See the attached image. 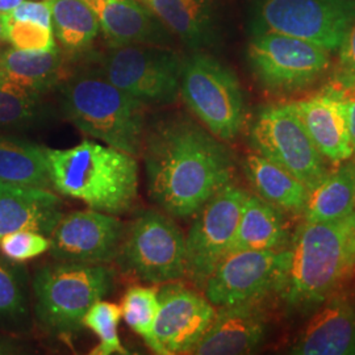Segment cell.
<instances>
[{"instance_id":"cell-1","label":"cell","mask_w":355,"mask_h":355,"mask_svg":"<svg viewBox=\"0 0 355 355\" xmlns=\"http://www.w3.org/2000/svg\"><path fill=\"white\" fill-rule=\"evenodd\" d=\"M141 157L150 200L182 220L193 217L232 183L234 171L227 146L179 114H161L146 123Z\"/></svg>"},{"instance_id":"cell-2","label":"cell","mask_w":355,"mask_h":355,"mask_svg":"<svg viewBox=\"0 0 355 355\" xmlns=\"http://www.w3.org/2000/svg\"><path fill=\"white\" fill-rule=\"evenodd\" d=\"M51 187L91 209L120 216L139 198L137 157L107 144L85 140L69 149H48Z\"/></svg>"},{"instance_id":"cell-3","label":"cell","mask_w":355,"mask_h":355,"mask_svg":"<svg viewBox=\"0 0 355 355\" xmlns=\"http://www.w3.org/2000/svg\"><path fill=\"white\" fill-rule=\"evenodd\" d=\"M64 116L82 133L140 157L146 129L145 105L117 89L101 69H80L60 85Z\"/></svg>"},{"instance_id":"cell-4","label":"cell","mask_w":355,"mask_h":355,"mask_svg":"<svg viewBox=\"0 0 355 355\" xmlns=\"http://www.w3.org/2000/svg\"><path fill=\"white\" fill-rule=\"evenodd\" d=\"M355 267V232L349 217L306 223L295 232L279 291L292 306L322 302Z\"/></svg>"},{"instance_id":"cell-5","label":"cell","mask_w":355,"mask_h":355,"mask_svg":"<svg viewBox=\"0 0 355 355\" xmlns=\"http://www.w3.org/2000/svg\"><path fill=\"white\" fill-rule=\"evenodd\" d=\"M114 272L105 265L60 262L36 270L32 278L33 312L38 325L53 336L83 329L89 306L114 291Z\"/></svg>"},{"instance_id":"cell-6","label":"cell","mask_w":355,"mask_h":355,"mask_svg":"<svg viewBox=\"0 0 355 355\" xmlns=\"http://www.w3.org/2000/svg\"><path fill=\"white\" fill-rule=\"evenodd\" d=\"M179 95L218 140H233L241 132L245 101L240 82L214 57L196 51L183 60Z\"/></svg>"},{"instance_id":"cell-7","label":"cell","mask_w":355,"mask_h":355,"mask_svg":"<svg viewBox=\"0 0 355 355\" xmlns=\"http://www.w3.org/2000/svg\"><path fill=\"white\" fill-rule=\"evenodd\" d=\"M114 262L142 282H175L186 277L184 234L171 216L142 211L124 230Z\"/></svg>"},{"instance_id":"cell-8","label":"cell","mask_w":355,"mask_h":355,"mask_svg":"<svg viewBox=\"0 0 355 355\" xmlns=\"http://www.w3.org/2000/svg\"><path fill=\"white\" fill-rule=\"evenodd\" d=\"M183 60L164 45H116L104 51L99 69L117 89L144 105H168L180 91Z\"/></svg>"},{"instance_id":"cell-9","label":"cell","mask_w":355,"mask_h":355,"mask_svg":"<svg viewBox=\"0 0 355 355\" xmlns=\"http://www.w3.org/2000/svg\"><path fill=\"white\" fill-rule=\"evenodd\" d=\"M254 152L277 164L313 190L327 177L325 158L318 152L291 104L261 110L250 129Z\"/></svg>"},{"instance_id":"cell-10","label":"cell","mask_w":355,"mask_h":355,"mask_svg":"<svg viewBox=\"0 0 355 355\" xmlns=\"http://www.w3.org/2000/svg\"><path fill=\"white\" fill-rule=\"evenodd\" d=\"M255 23L257 33L275 32L336 51L355 23V0H263Z\"/></svg>"},{"instance_id":"cell-11","label":"cell","mask_w":355,"mask_h":355,"mask_svg":"<svg viewBox=\"0 0 355 355\" xmlns=\"http://www.w3.org/2000/svg\"><path fill=\"white\" fill-rule=\"evenodd\" d=\"M257 79L270 91L303 89L329 69V51L305 40L275 32L257 33L248 49Z\"/></svg>"},{"instance_id":"cell-12","label":"cell","mask_w":355,"mask_h":355,"mask_svg":"<svg viewBox=\"0 0 355 355\" xmlns=\"http://www.w3.org/2000/svg\"><path fill=\"white\" fill-rule=\"evenodd\" d=\"M249 192L229 183L195 215L184 236L186 277L198 286L205 284L218 262L229 253Z\"/></svg>"},{"instance_id":"cell-13","label":"cell","mask_w":355,"mask_h":355,"mask_svg":"<svg viewBox=\"0 0 355 355\" xmlns=\"http://www.w3.org/2000/svg\"><path fill=\"white\" fill-rule=\"evenodd\" d=\"M287 266L288 249L227 254L204 284L205 297L217 308L257 303L279 291Z\"/></svg>"},{"instance_id":"cell-14","label":"cell","mask_w":355,"mask_h":355,"mask_svg":"<svg viewBox=\"0 0 355 355\" xmlns=\"http://www.w3.org/2000/svg\"><path fill=\"white\" fill-rule=\"evenodd\" d=\"M158 297L159 311L146 345L155 354H191L212 324L215 306L177 280L165 283Z\"/></svg>"},{"instance_id":"cell-15","label":"cell","mask_w":355,"mask_h":355,"mask_svg":"<svg viewBox=\"0 0 355 355\" xmlns=\"http://www.w3.org/2000/svg\"><path fill=\"white\" fill-rule=\"evenodd\" d=\"M125 227L117 216L95 209L64 215L53 230L49 252L54 261L108 265L120 249Z\"/></svg>"},{"instance_id":"cell-16","label":"cell","mask_w":355,"mask_h":355,"mask_svg":"<svg viewBox=\"0 0 355 355\" xmlns=\"http://www.w3.org/2000/svg\"><path fill=\"white\" fill-rule=\"evenodd\" d=\"M290 104L325 159L341 164L352 158L354 150L340 89L329 87L308 99Z\"/></svg>"},{"instance_id":"cell-17","label":"cell","mask_w":355,"mask_h":355,"mask_svg":"<svg viewBox=\"0 0 355 355\" xmlns=\"http://www.w3.org/2000/svg\"><path fill=\"white\" fill-rule=\"evenodd\" d=\"M64 217V203L45 187L0 183V237L33 230L51 236Z\"/></svg>"},{"instance_id":"cell-18","label":"cell","mask_w":355,"mask_h":355,"mask_svg":"<svg viewBox=\"0 0 355 355\" xmlns=\"http://www.w3.org/2000/svg\"><path fill=\"white\" fill-rule=\"evenodd\" d=\"M265 336L266 321L255 303L220 306L191 354H249L262 343Z\"/></svg>"},{"instance_id":"cell-19","label":"cell","mask_w":355,"mask_h":355,"mask_svg":"<svg viewBox=\"0 0 355 355\" xmlns=\"http://www.w3.org/2000/svg\"><path fill=\"white\" fill-rule=\"evenodd\" d=\"M95 12L108 44L164 45L170 40L167 31L152 10L141 0H83Z\"/></svg>"},{"instance_id":"cell-20","label":"cell","mask_w":355,"mask_h":355,"mask_svg":"<svg viewBox=\"0 0 355 355\" xmlns=\"http://www.w3.org/2000/svg\"><path fill=\"white\" fill-rule=\"evenodd\" d=\"M297 355H355V308L331 299L302 330L291 347Z\"/></svg>"},{"instance_id":"cell-21","label":"cell","mask_w":355,"mask_h":355,"mask_svg":"<svg viewBox=\"0 0 355 355\" xmlns=\"http://www.w3.org/2000/svg\"><path fill=\"white\" fill-rule=\"evenodd\" d=\"M64 55L55 45L49 51H0V83L42 96L64 80Z\"/></svg>"},{"instance_id":"cell-22","label":"cell","mask_w":355,"mask_h":355,"mask_svg":"<svg viewBox=\"0 0 355 355\" xmlns=\"http://www.w3.org/2000/svg\"><path fill=\"white\" fill-rule=\"evenodd\" d=\"M167 31L192 51H202L216 41V20L211 0H141Z\"/></svg>"},{"instance_id":"cell-23","label":"cell","mask_w":355,"mask_h":355,"mask_svg":"<svg viewBox=\"0 0 355 355\" xmlns=\"http://www.w3.org/2000/svg\"><path fill=\"white\" fill-rule=\"evenodd\" d=\"M290 242V232L277 207L249 193L229 253L242 250H280ZM228 253V254H229Z\"/></svg>"},{"instance_id":"cell-24","label":"cell","mask_w":355,"mask_h":355,"mask_svg":"<svg viewBox=\"0 0 355 355\" xmlns=\"http://www.w3.org/2000/svg\"><path fill=\"white\" fill-rule=\"evenodd\" d=\"M243 171L259 198L287 212H304L309 190L304 184L258 153L243 158Z\"/></svg>"},{"instance_id":"cell-25","label":"cell","mask_w":355,"mask_h":355,"mask_svg":"<svg viewBox=\"0 0 355 355\" xmlns=\"http://www.w3.org/2000/svg\"><path fill=\"white\" fill-rule=\"evenodd\" d=\"M355 211V166L347 164L328 174L309 191L304 208L306 223H334Z\"/></svg>"},{"instance_id":"cell-26","label":"cell","mask_w":355,"mask_h":355,"mask_svg":"<svg viewBox=\"0 0 355 355\" xmlns=\"http://www.w3.org/2000/svg\"><path fill=\"white\" fill-rule=\"evenodd\" d=\"M0 183L51 187L46 148L0 133Z\"/></svg>"},{"instance_id":"cell-27","label":"cell","mask_w":355,"mask_h":355,"mask_svg":"<svg viewBox=\"0 0 355 355\" xmlns=\"http://www.w3.org/2000/svg\"><path fill=\"white\" fill-rule=\"evenodd\" d=\"M31 328L28 271L23 263L0 257V331L20 334Z\"/></svg>"},{"instance_id":"cell-28","label":"cell","mask_w":355,"mask_h":355,"mask_svg":"<svg viewBox=\"0 0 355 355\" xmlns=\"http://www.w3.org/2000/svg\"><path fill=\"white\" fill-rule=\"evenodd\" d=\"M6 41L20 51H49L55 46L48 0H26L4 15Z\"/></svg>"},{"instance_id":"cell-29","label":"cell","mask_w":355,"mask_h":355,"mask_svg":"<svg viewBox=\"0 0 355 355\" xmlns=\"http://www.w3.org/2000/svg\"><path fill=\"white\" fill-rule=\"evenodd\" d=\"M54 37L67 51L79 53L98 37L101 23L83 0H48Z\"/></svg>"},{"instance_id":"cell-30","label":"cell","mask_w":355,"mask_h":355,"mask_svg":"<svg viewBox=\"0 0 355 355\" xmlns=\"http://www.w3.org/2000/svg\"><path fill=\"white\" fill-rule=\"evenodd\" d=\"M49 117L42 96L0 83V132L40 127Z\"/></svg>"},{"instance_id":"cell-31","label":"cell","mask_w":355,"mask_h":355,"mask_svg":"<svg viewBox=\"0 0 355 355\" xmlns=\"http://www.w3.org/2000/svg\"><path fill=\"white\" fill-rule=\"evenodd\" d=\"M121 318V306L104 302L103 299L89 306L83 318V327L92 330L101 340L99 345L92 349L91 354H129L117 333Z\"/></svg>"},{"instance_id":"cell-32","label":"cell","mask_w":355,"mask_h":355,"mask_svg":"<svg viewBox=\"0 0 355 355\" xmlns=\"http://www.w3.org/2000/svg\"><path fill=\"white\" fill-rule=\"evenodd\" d=\"M159 311L158 291L152 287H130L121 304V315L128 327L148 343L152 338L153 328Z\"/></svg>"},{"instance_id":"cell-33","label":"cell","mask_w":355,"mask_h":355,"mask_svg":"<svg viewBox=\"0 0 355 355\" xmlns=\"http://www.w3.org/2000/svg\"><path fill=\"white\" fill-rule=\"evenodd\" d=\"M49 237L33 230H19L0 237L1 255L19 263L49 252Z\"/></svg>"},{"instance_id":"cell-34","label":"cell","mask_w":355,"mask_h":355,"mask_svg":"<svg viewBox=\"0 0 355 355\" xmlns=\"http://www.w3.org/2000/svg\"><path fill=\"white\" fill-rule=\"evenodd\" d=\"M334 82L336 89H355V23L346 33L340 46Z\"/></svg>"},{"instance_id":"cell-35","label":"cell","mask_w":355,"mask_h":355,"mask_svg":"<svg viewBox=\"0 0 355 355\" xmlns=\"http://www.w3.org/2000/svg\"><path fill=\"white\" fill-rule=\"evenodd\" d=\"M343 95L345 110H346V120H347V130L349 137L355 153V89H340Z\"/></svg>"},{"instance_id":"cell-36","label":"cell","mask_w":355,"mask_h":355,"mask_svg":"<svg viewBox=\"0 0 355 355\" xmlns=\"http://www.w3.org/2000/svg\"><path fill=\"white\" fill-rule=\"evenodd\" d=\"M21 347L11 337L0 334V355L20 354Z\"/></svg>"},{"instance_id":"cell-37","label":"cell","mask_w":355,"mask_h":355,"mask_svg":"<svg viewBox=\"0 0 355 355\" xmlns=\"http://www.w3.org/2000/svg\"><path fill=\"white\" fill-rule=\"evenodd\" d=\"M26 0H0V15H7L12 12L20 4Z\"/></svg>"},{"instance_id":"cell-38","label":"cell","mask_w":355,"mask_h":355,"mask_svg":"<svg viewBox=\"0 0 355 355\" xmlns=\"http://www.w3.org/2000/svg\"><path fill=\"white\" fill-rule=\"evenodd\" d=\"M6 42V19L4 15H0V45Z\"/></svg>"},{"instance_id":"cell-39","label":"cell","mask_w":355,"mask_h":355,"mask_svg":"<svg viewBox=\"0 0 355 355\" xmlns=\"http://www.w3.org/2000/svg\"><path fill=\"white\" fill-rule=\"evenodd\" d=\"M349 220H350V224H352V227H353L355 232V211L352 215L349 216Z\"/></svg>"}]
</instances>
